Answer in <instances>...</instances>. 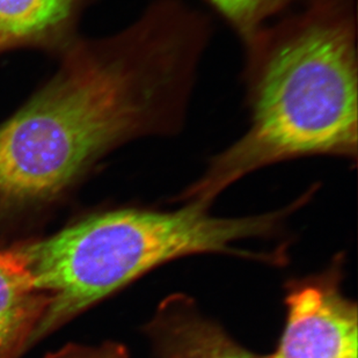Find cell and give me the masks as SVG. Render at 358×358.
<instances>
[{"mask_svg":"<svg viewBox=\"0 0 358 358\" xmlns=\"http://www.w3.org/2000/svg\"><path fill=\"white\" fill-rule=\"evenodd\" d=\"M211 36L206 14L153 0L0 127V199L52 196L123 143L179 134Z\"/></svg>","mask_w":358,"mask_h":358,"instance_id":"6da1fadb","label":"cell"},{"mask_svg":"<svg viewBox=\"0 0 358 358\" xmlns=\"http://www.w3.org/2000/svg\"><path fill=\"white\" fill-rule=\"evenodd\" d=\"M246 131L180 195L213 204L252 173L358 150L355 0H306L243 42Z\"/></svg>","mask_w":358,"mask_h":358,"instance_id":"7a4b0ae2","label":"cell"},{"mask_svg":"<svg viewBox=\"0 0 358 358\" xmlns=\"http://www.w3.org/2000/svg\"><path fill=\"white\" fill-rule=\"evenodd\" d=\"M176 210L125 208L88 217L14 252L24 261L47 305L29 341L64 324L160 264L199 253H234V243L274 234L299 199L273 213L224 218L211 204L183 201Z\"/></svg>","mask_w":358,"mask_h":358,"instance_id":"3957f363","label":"cell"},{"mask_svg":"<svg viewBox=\"0 0 358 358\" xmlns=\"http://www.w3.org/2000/svg\"><path fill=\"white\" fill-rule=\"evenodd\" d=\"M340 267L296 282L276 352L267 358H357V306L341 292Z\"/></svg>","mask_w":358,"mask_h":358,"instance_id":"277c9868","label":"cell"},{"mask_svg":"<svg viewBox=\"0 0 358 358\" xmlns=\"http://www.w3.org/2000/svg\"><path fill=\"white\" fill-rule=\"evenodd\" d=\"M146 331L159 358H261L201 315L194 301L183 294L166 298Z\"/></svg>","mask_w":358,"mask_h":358,"instance_id":"5b68a950","label":"cell"},{"mask_svg":"<svg viewBox=\"0 0 358 358\" xmlns=\"http://www.w3.org/2000/svg\"><path fill=\"white\" fill-rule=\"evenodd\" d=\"M47 305L31 273L13 250H0V358L15 352L34 331Z\"/></svg>","mask_w":358,"mask_h":358,"instance_id":"8992f818","label":"cell"},{"mask_svg":"<svg viewBox=\"0 0 358 358\" xmlns=\"http://www.w3.org/2000/svg\"><path fill=\"white\" fill-rule=\"evenodd\" d=\"M75 0H0V41L43 34L69 17Z\"/></svg>","mask_w":358,"mask_h":358,"instance_id":"52a82bcc","label":"cell"},{"mask_svg":"<svg viewBox=\"0 0 358 358\" xmlns=\"http://www.w3.org/2000/svg\"><path fill=\"white\" fill-rule=\"evenodd\" d=\"M246 42L267 24L296 10L306 0H206Z\"/></svg>","mask_w":358,"mask_h":358,"instance_id":"ba28073f","label":"cell"},{"mask_svg":"<svg viewBox=\"0 0 358 358\" xmlns=\"http://www.w3.org/2000/svg\"><path fill=\"white\" fill-rule=\"evenodd\" d=\"M49 358H128V354L122 345L106 343L98 348L72 345Z\"/></svg>","mask_w":358,"mask_h":358,"instance_id":"9c48e42d","label":"cell"}]
</instances>
